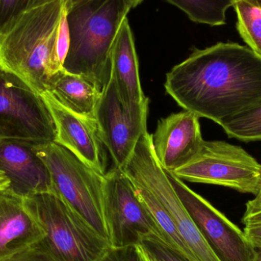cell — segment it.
Here are the masks:
<instances>
[{
	"label": "cell",
	"instance_id": "obj_29",
	"mask_svg": "<svg viewBox=\"0 0 261 261\" xmlns=\"http://www.w3.org/2000/svg\"><path fill=\"white\" fill-rule=\"evenodd\" d=\"M135 247H136L137 251L139 254L141 260L158 261L156 257L149 251V250L142 243L138 244V245H135Z\"/></svg>",
	"mask_w": 261,
	"mask_h": 261
},
{
	"label": "cell",
	"instance_id": "obj_9",
	"mask_svg": "<svg viewBox=\"0 0 261 261\" xmlns=\"http://www.w3.org/2000/svg\"><path fill=\"white\" fill-rule=\"evenodd\" d=\"M105 217L112 248L135 246L150 236L162 240L129 178L114 167L105 174Z\"/></svg>",
	"mask_w": 261,
	"mask_h": 261
},
{
	"label": "cell",
	"instance_id": "obj_23",
	"mask_svg": "<svg viewBox=\"0 0 261 261\" xmlns=\"http://www.w3.org/2000/svg\"><path fill=\"white\" fill-rule=\"evenodd\" d=\"M31 0H0V33L17 16L29 9Z\"/></svg>",
	"mask_w": 261,
	"mask_h": 261
},
{
	"label": "cell",
	"instance_id": "obj_17",
	"mask_svg": "<svg viewBox=\"0 0 261 261\" xmlns=\"http://www.w3.org/2000/svg\"><path fill=\"white\" fill-rule=\"evenodd\" d=\"M46 91L67 110L95 119L102 90L87 78L63 69L50 79Z\"/></svg>",
	"mask_w": 261,
	"mask_h": 261
},
{
	"label": "cell",
	"instance_id": "obj_35",
	"mask_svg": "<svg viewBox=\"0 0 261 261\" xmlns=\"http://www.w3.org/2000/svg\"><path fill=\"white\" fill-rule=\"evenodd\" d=\"M257 255H256L254 261H261V248L260 249L257 250Z\"/></svg>",
	"mask_w": 261,
	"mask_h": 261
},
{
	"label": "cell",
	"instance_id": "obj_25",
	"mask_svg": "<svg viewBox=\"0 0 261 261\" xmlns=\"http://www.w3.org/2000/svg\"><path fill=\"white\" fill-rule=\"evenodd\" d=\"M100 261H142L137 251L136 247L113 248L104 256Z\"/></svg>",
	"mask_w": 261,
	"mask_h": 261
},
{
	"label": "cell",
	"instance_id": "obj_7",
	"mask_svg": "<svg viewBox=\"0 0 261 261\" xmlns=\"http://www.w3.org/2000/svg\"><path fill=\"white\" fill-rule=\"evenodd\" d=\"M181 180L228 187L257 196L261 189V164L241 146L204 141L196 156L176 169Z\"/></svg>",
	"mask_w": 261,
	"mask_h": 261
},
{
	"label": "cell",
	"instance_id": "obj_10",
	"mask_svg": "<svg viewBox=\"0 0 261 261\" xmlns=\"http://www.w3.org/2000/svg\"><path fill=\"white\" fill-rule=\"evenodd\" d=\"M165 172L189 214L221 261H254L257 251L245 231L184 181Z\"/></svg>",
	"mask_w": 261,
	"mask_h": 261
},
{
	"label": "cell",
	"instance_id": "obj_12",
	"mask_svg": "<svg viewBox=\"0 0 261 261\" xmlns=\"http://www.w3.org/2000/svg\"><path fill=\"white\" fill-rule=\"evenodd\" d=\"M50 110L56 128L55 142L70 150L101 174L107 173L103 143L96 119L73 113L45 91L41 95Z\"/></svg>",
	"mask_w": 261,
	"mask_h": 261
},
{
	"label": "cell",
	"instance_id": "obj_11",
	"mask_svg": "<svg viewBox=\"0 0 261 261\" xmlns=\"http://www.w3.org/2000/svg\"><path fill=\"white\" fill-rule=\"evenodd\" d=\"M147 115L127 111L121 102L114 81L110 78L102 90L95 119L113 167L123 170L129 162L140 138L147 132Z\"/></svg>",
	"mask_w": 261,
	"mask_h": 261
},
{
	"label": "cell",
	"instance_id": "obj_1",
	"mask_svg": "<svg viewBox=\"0 0 261 261\" xmlns=\"http://www.w3.org/2000/svg\"><path fill=\"white\" fill-rule=\"evenodd\" d=\"M164 87L179 107L221 126L260 105L261 57L237 43L196 48L167 73Z\"/></svg>",
	"mask_w": 261,
	"mask_h": 261
},
{
	"label": "cell",
	"instance_id": "obj_31",
	"mask_svg": "<svg viewBox=\"0 0 261 261\" xmlns=\"http://www.w3.org/2000/svg\"><path fill=\"white\" fill-rule=\"evenodd\" d=\"M261 204V189L258 194L255 196L254 199H251V200L248 201L246 203V207H255L257 205H260Z\"/></svg>",
	"mask_w": 261,
	"mask_h": 261
},
{
	"label": "cell",
	"instance_id": "obj_16",
	"mask_svg": "<svg viewBox=\"0 0 261 261\" xmlns=\"http://www.w3.org/2000/svg\"><path fill=\"white\" fill-rule=\"evenodd\" d=\"M44 237L45 232L26 210L23 198L9 188L0 190V261L28 249Z\"/></svg>",
	"mask_w": 261,
	"mask_h": 261
},
{
	"label": "cell",
	"instance_id": "obj_15",
	"mask_svg": "<svg viewBox=\"0 0 261 261\" xmlns=\"http://www.w3.org/2000/svg\"><path fill=\"white\" fill-rule=\"evenodd\" d=\"M110 61L111 78L124 108L133 114L148 113L149 99L141 87L135 39L127 17L116 35Z\"/></svg>",
	"mask_w": 261,
	"mask_h": 261
},
{
	"label": "cell",
	"instance_id": "obj_27",
	"mask_svg": "<svg viewBox=\"0 0 261 261\" xmlns=\"http://www.w3.org/2000/svg\"><path fill=\"white\" fill-rule=\"evenodd\" d=\"M245 236L256 250L261 248V224L245 225Z\"/></svg>",
	"mask_w": 261,
	"mask_h": 261
},
{
	"label": "cell",
	"instance_id": "obj_6",
	"mask_svg": "<svg viewBox=\"0 0 261 261\" xmlns=\"http://www.w3.org/2000/svg\"><path fill=\"white\" fill-rule=\"evenodd\" d=\"M122 170L130 180L148 188L164 205L195 261H221L196 226L158 162L151 135L148 132L140 138L133 156Z\"/></svg>",
	"mask_w": 261,
	"mask_h": 261
},
{
	"label": "cell",
	"instance_id": "obj_24",
	"mask_svg": "<svg viewBox=\"0 0 261 261\" xmlns=\"http://www.w3.org/2000/svg\"><path fill=\"white\" fill-rule=\"evenodd\" d=\"M142 243L158 261H188L167 246L160 238L150 236Z\"/></svg>",
	"mask_w": 261,
	"mask_h": 261
},
{
	"label": "cell",
	"instance_id": "obj_21",
	"mask_svg": "<svg viewBox=\"0 0 261 261\" xmlns=\"http://www.w3.org/2000/svg\"><path fill=\"white\" fill-rule=\"evenodd\" d=\"M221 127L228 138L244 142L261 141V104L236 115Z\"/></svg>",
	"mask_w": 261,
	"mask_h": 261
},
{
	"label": "cell",
	"instance_id": "obj_8",
	"mask_svg": "<svg viewBox=\"0 0 261 261\" xmlns=\"http://www.w3.org/2000/svg\"><path fill=\"white\" fill-rule=\"evenodd\" d=\"M56 128L41 95L0 67V139L53 142Z\"/></svg>",
	"mask_w": 261,
	"mask_h": 261
},
{
	"label": "cell",
	"instance_id": "obj_13",
	"mask_svg": "<svg viewBox=\"0 0 261 261\" xmlns=\"http://www.w3.org/2000/svg\"><path fill=\"white\" fill-rule=\"evenodd\" d=\"M199 119L185 110L158 121L151 135L152 145L158 162L166 171L173 173L199 152L204 141Z\"/></svg>",
	"mask_w": 261,
	"mask_h": 261
},
{
	"label": "cell",
	"instance_id": "obj_32",
	"mask_svg": "<svg viewBox=\"0 0 261 261\" xmlns=\"http://www.w3.org/2000/svg\"><path fill=\"white\" fill-rule=\"evenodd\" d=\"M90 1V0H65V6L67 9L74 7L77 5L82 4L86 2Z\"/></svg>",
	"mask_w": 261,
	"mask_h": 261
},
{
	"label": "cell",
	"instance_id": "obj_22",
	"mask_svg": "<svg viewBox=\"0 0 261 261\" xmlns=\"http://www.w3.org/2000/svg\"><path fill=\"white\" fill-rule=\"evenodd\" d=\"M70 47V33L67 20V8H64L58 29V36L55 43V56L57 65L61 70L64 69V64Z\"/></svg>",
	"mask_w": 261,
	"mask_h": 261
},
{
	"label": "cell",
	"instance_id": "obj_14",
	"mask_svg": "<svg viewBox=\"0 0 261 261\" xmlns=\"http://www.w3.org/2000/svg\"><path fill=\"white\" fill-rule=\"evenodd\" d=\"M35 142L26 140L0 139V171L9 179V189L28 197L54 192L50 173L33 150Z\"/></svg>",
	"mask_w": 261,
	"mask_h": 261
},
{
	"label": "cell",
	"instance_id": "obj_20",
	"mask_svg": "<svg viewBox=\"0 0 261 261\" xmlns=\"http://www.w3.org/2000/svg\"><path fill=\"white\" fill-rule=\"evenodd\" d=\"M239 33L254 53L261 57V6L257 0L234 3Z\"/></svg>",
	"mask_w": 261,
	"mask_h": 261
},
{
	"label": "cell",
	"instance_id": "obj_28",
	"mask_svg": "<svg viewBox=\"0 0 261 261\" xmlns=\"http://www.w3.org/2000/svg\"><path fill=\"white\" fill-rule=\"evenodd\" d=\"M242 222L245 225L261 224V210L252 213H245Z\"/></svg>",
	"mask_w": 261,
	"mask_h": 261
},
{
	"label": "cell",
	"instance_id": "obj_4",
	"mask_svg": "<svg viewBox=\"0 0 261 261\" xmlns=\"http://www.w3.org/2000/svg\"><path fill=\"white\" fill-rule=\"evenodd\" d=\"M23 199L26 210L45 232L38 245L52 261H100L111 249L108 239L55 192Z\"/></svg>",
	"mask_w": 261,
	"mask_h": 261
},
{
	"label": "cell",
	"instance_id": "obj_26",
	"mask_svg": "<svg viewBox=\"0 0 261 261\" xmlns=\"http://www.w3.org/2000/svg\"><path fill=\"white\" fill-rule=\"evenodd\" d=\"M3 261H52L38 243Z\"/></svg>",
	"mask_w": 261,
	"mask_h": 261
},
{
	"label": "cell",
	"instance_id": "obj_30",
	"mask_svg": "<svg viewBox=\"0 0 261 261\" xmlns=\"http://www.w3.org/2000/svg\"><path fill=\"white\" fill-rule=\"evenodd\" d=\"M9 184H10V182H9L7 176L5 175L3 172L0 171V190L9 188Z\"/></svg>",
	"mask_w": 261,
	"mask_h": 261
},
{
	"label": "cell",
	"instance_id": "obj_37",
	"mask_svg": "<svg viewBox=\"0 0 261 261\" xmlns=\"http://www.w3.org/2000/svg\"><path fill=\"white\" fill-rule=\"evenodd\" d=\"M259 2V3H260V5L261 6V0H260V1H258Z\"/></svg>",
	"mask_w": 261,
	"mask_h": 261
},
{
	"label": "cell",
	"instance_id": "obj_36",
	"mask_svg": "<svg viewBox=\"0 0 261 261\" xmlns=\"http://www.w3.org/2000/svg\"><path fill=\"white\" fill-rule=\"evenodd\" d=\"M239 1H242V0H233V2H234V3H237V2ZM257 1H260V0H257ZM233 6H234V5H233Z\"/></svg>",
	"mask_w": 261,
	"mask_h": 261
},
{
	"label": "cell",
	"instance_id": "obj_34",
	"mask_svg": "<svg viewBox=\"0 0 261 261\" xmlns=\"http://www.w3.org/2000/svg\"><path fill=\"white\" fill-rule=\"evenodd\" d=\"M143 1H144V0H125V2H126L127 4L129 6L130 9L139 6Z\"/></svg>",
	"mask_w": 261,
	"mask_h": 261
},
{
	"label": "cell",
	"instance_id": "obj_19",
	"mask_svg": "<svg viewBox=\"0 0 261 261\" xmlns=\"http://www.w3.org/2000/svg\"><path fill=\"white\" fill-rule=\"evenodd\" d=\"M176 6L191 21L210 26L226 24V12L233 0H165Z\"/></svg>",
	"mask_w": 261,
	"mask_h": 261
},
{
	"label": "cell",
	"instance_id": "obj_3",
	"mask_svg": "<svg viewBox=\"0 0 261 261\" xmlns=\"http://www.w3.org/2000/svg\"><path fill=\"white\" fill-rule=\"evenodd\" d=\"M130 9L125 0H90L67 9L70 47L64 70L103 90L111 78L113 43Z\"/></svg>",
	"mask_w": 261,
	"mask_h": 261
},
{
	"label": "cell",
	"instance_id": "obj_5",
	"mask_svg": "<svg viewBox=\"0 0 261 261\" xmlns=\"http://www.w3.org/2000/svg\"><path fill=\"white\" fill-rule=\"evenodd\" d=\"M33 150L50 173L54 192L109 241L105 217V174L98 173L55 141L35 143Z\"/></svg>",
	"mask_w": 261,
	"mask_h": 261
},
{
	"label": "cell",
	"instance_id": "obj_33",
	"mask_svg": "<svg viewBox=\"0 0 261 261\" xmlns=\"http://www.w3.org/2000/svg\"><path fill=\"white\" fill-rule=\"evenodd\" d=\"M50 1H53V0H31L29 8L39 6V5L44 4V3H48Z\"/></svg>",
	"mask_w": 261,
	"mask_h": 261
},
{
	"label": "cell",
	"instance_id": "obj_2",
	"mask_svg": "<svg viewBox=\"0 0 261 261\" xmlns=\"http://www.w3.org/2000/svg\"><path fill=\"white\" fill-rule=\"evenodd\" d=\"M65 0L34 6L0 33V67L22 80L39 95L61 69L55 49Z\"/></svg>",
	"mask_w": 261,
	"mask_h": 261
},
{
	"label": "cell",
	"instance_id": "obj_18",
	"mask_svg": "<svg viewBox=\"0 0 261 261\" xmlns=\"http://www.w3.org/2000/svg\"><path fill=\"white\" fill-rule=\"evenodd\" d=\"M135 194L154 222L163 242L188 261H195L188 248L182 242L174 222L158 198L145 186L130 180Z\"/></svg>",
	"mask_w": 261,
	"mask_h": 261
}]
</instances>
